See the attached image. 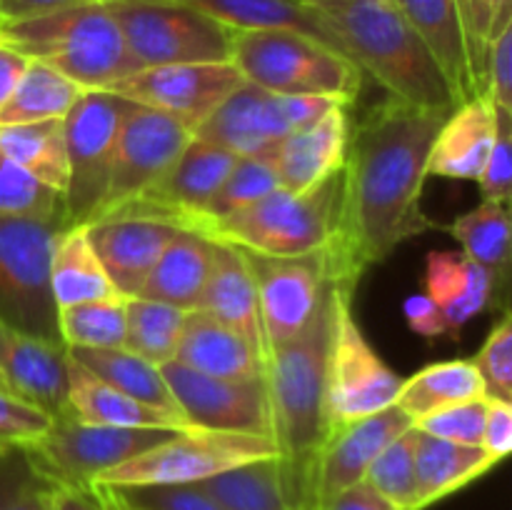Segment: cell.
<instances>
[{"label":"cell","instance_id":"8","mask_svg":"<svg viewBox=\"0 0 512 510\" xmlns=\"http://www.w3.org/2000/svg\"><path fill=\"white\" fill-rule=\"evenodd\" d=\"M135 68L228 63L233 30L178 0H103Z\"/></svg>","mask_w":512,"mask_h":510},{"label":"cell","instance_id":"56","mask_svg":"<svg viewBox=\"0 0 512 510\" xmlns=\"http://www.w3.org/2000/svg\"><path fill=\"white\" fill-rule=\"evenodd\" d=\"M48 510H108V505L93 485L55 483Z\"/></svg>","mask_w":512,"mask_h":510},{"label":"cell","instance_id":"54","mask_svg":"<svg viewBox=\"0 0 512 510\" xmlns=\"http://www.w3.org/2000/svg\"><path fill=\"white\" fill-rule=\"evenodd\" d=\"M405 320H408L410 330L423 338H440V335H448V323H445L443 313H440L438 305L428 298L425 293L410 295L403 305Z\"/></svg>","mask_w":512,"mask_h":510},{"label":"cell","instance_id":"51","mask_svg":"<svg viewBox=\"0 0 512 510\" xmlns=\"http://www.w3.org/2000/svg\"><path fill=\"white\" fill-rule=\"evenodd\" d=\"M43 475L28 448L0 450V510H8Z\"/></svg>","mask_w":512,"mask_h":510},{"label":"cell","instance_id":"40","mask_svg":"<svg viewBox=\"0 0 512 510\" xmlns=\"http://www.w3.org/2000/svg\"><path fill=\"white\" fill-rule=\"evenodd\" d=\"M58 333L68 350L125 348V298L115 295L60 308Z\"/></svg>","mask_w":512,"mask_h":510},{"label":"cell","instance_id":"53","mask_svg":"<svg viewBox=\"0 0 512 510\" xmlns=\"http://www.w3.org/2000/svg\"><path fill=\"white\" fill-rule=\"evenodd\" d=\"M278 98H280V110H283V118L285 123H288L290 133L318 123L328 110H333L335 105H340L330 98H320V95H278Z\"/></svg>","mask_w":512,"mask_h":510},{"label":"cell","instance_id":"32","mask_svg":"<svg viewBox=\"0 0 512 510\" xmlns=\"http://www.w3.org/2000/svg\"><path fill=\"white\" fill-rule=\"evenodd\" d=\"M48 283L58 310L118 295L90 245L85 225H70L58 233L50 255Z\"/></svg>","mask_w":512,"mask_h":510},{"label":"cell","instance_id":"7","mask_svg":"<svg viewBox=\"0 0 512 510\" xmlns=\"http://www.w3.org/2000/svg\"><path fill=\"white\" fill-rule=\"evenodd\" d=\"M353 295V288L333 283V325H330L328 363H325V433L328 435L395 405L403 385V378L375 353L365 338L355 318Z\"/></svg>","mask_w":512,"mask_h":510},{"label":"cell","instance_id":"12","mask_svg":"<svg viewBox=\"0 0 512 510\" xmlns=\"http://www.w3.org/2000/svg\"><path fill=\"white\" fill-rule=\"evenodd\" d=\"M173 428H120L83 423L63 413L50 418L48 430L28 448L40 473L55 483L93 485L125 460L173 438Z\"/></svg>","mask_w":512,"mask_h":510},{"label":"cell","instance_id":"62","mask_svg":"<svg viewBox=\"0 0 512 510\" xmlns=\"http://www.w3.org/2000/svg\"><path fill=\"white\" fill-rule=\"evenodd\" d=\"M0 390H3V393H10V395H15L13 385L8 383V378H5V373H3V370H0Z\"/></svg>","mask_w":512,"mask_h":510},{"label":"cell","instance_id":"23","mask_svg":"<svg viewBox=\"0 0 512 510\" xmlns=\"http://www.w3.org/2000/svg\"><path fill=\"white\" fill-rule=\"evenodd\" d=\"M423 293L438 305L453 338H460L465 325L490 305H505L488 270L465 258L463 253H450V250L428 253L423 270Z\"/></svg>","mask_w":512,"mask_h":510},{"label":"cell","instance_id":"37","mask_svg":"<svg viewBox=\"0 0 512 510\" xmlns=\"http://www.w3.org/2000/svg\"><path fill=\"white\" fill-rule=\"evenodd\" d=\"M68 353L70 358L78 360L83 368H88L90 373L98 375L100 380H105L108 385L118 388L120 393L130 395V398L140 400V403L150 405V408L178 415V418L183 420V415L175 408L173 395H170L168 383H165L163 378V370H160L158 365L148 363V360H143L140 355L130 353V350L125 348L68 350Z\"/></svg>","mask_w":512,"mask_h":510},{"label":"cell","instance_id":"21","mask_svg":"<svg viewBox=\"0 0 512 510\" xmlns=\"http://www.w3.org/2000/svg\"><path fill=\"white\" fill-rule=\"evenodd\" d=\"M195 135L230 150L238 158H268L290 130L278 95L243 83L213 110Z\"/></svg>","mask_w":512,"mask_h":510},{"label":"cell","instance_id":"31","mask_svg":"<svg viewBox=\"0 0 512 510\" xmlns=\"http://www.w3.org/2000/svg\"><path fill=\"white\" fill-rule=\"evenodd\" d=\"M178 3L203 10L230 30H298L343 53L338 35L310 0H178Z\"/></svg>","mask_w":512,"mask_h":510},{"label":"cell","instance_id":"9","mask_svg":"<svg viewBox=\"0 0 512 510\" xmlns=\"http://www.w3.org/2000/svg\"><path fill=\"white\" fill-rule=\"evenodd\" d=\"M273 455H280V448L275 438L268 435L190 428L178 430L173 438L125 460L123 465L100 475L93 485L130 488V485L203 483L225 470Z\"/></svg>","mask_w":512,"mask_h":510},{"label":"cell","instance_id":"1","mask_svg":"<svg viewBox=\"0 0 512 510\" xmlns=\"http://www.w3.org/2000/svg\"><path fill=\"white\" fill-rule=\"evenodd\" d=\"M445 115L385 98L350 128L338 235L325 250L333 283L355 290L365 270L438 228L423 210V188Z\"/></svg>","mask_w":512,"mask_h":510},{"label":"cell","instance_id":"35","mask_svg":"<svg viewBox=\"0 0 512 510\" xmlns=\"http://www.w3.org/2000/svg\"><path fill=\"white\" fill-rule=\"evenodd\" d=\"M450 233L463 248L465 258L478 263L480 268L488 270L490 278L498 285V293L508 295V278H510V208L505 203H493L483 200L478 208L468 210L460 215Z\"/></svg>","mask_w":512,"mask_h":510},{"label":"cell","instance_id":"58","mask_svg":"<svg viewBox=\"0 0 512 510\" xmlns=\"http://www.w3.org/2000/svg\"><path fill=\"white\" fill-rule=\"evenodd\" d=\"M28 63L30 60L25 58V55H20L18 50L0 43V105L10 98L15 85H18L20 78H23Z\"/></svg>","mask_w":512,"mask_h":510},{"label":"cell","instance_id":"26","mask_svg":"<svg viewBox=\"0 0 512 510\" xmlns=\"http://www.w3.org/2000/svg\"><path fill=\"white\" fill-rule=\"evenodd\" d=\"M175 360L215 378H263L265 363L250 340L205 310L185 315Z\"/></svg>","mask_w":512,"mask_h":510},{"label":"cell","instance_id":"2","mask_svg":"<svg viewBox=\"0 0 512 510\" xmlns=\"http://www.w3.org/2000/svg\"><path fill=\"white\" fill-rule=\"evenodd\" d=\"M338 35L343 53L388 98L425 110H453L455 98L438 63L395 0H310Z\"/></svg>","mask_w":512,"mask_h":510},{"label":"cell","instance_id":"5","mask_svg":"<svg viewBox=\"0 0 512 510\" xmlns=\"http://www.w3.org/2000/svg\"><path fill=\"white\" fill-rule=\"evenodd\" d=\"M230 63L265 93L320 95L348 108L365 80L348 55L298 30H233Z\"/></svg>","mask_w":512,"mask_h":510},{"label":"cell","instance_id":"6","mask_svg":"<svg viewBox=\"0 0 512 510\" xmlns=\"http://www.w3.org/2000/svg\"><path fill=\"white\" fill-rule=\"evenodd\" d=\"M340 188V173L308 193H288L280 188L213 223L203 235L245 253L273 258L325 253L338 235Z\"/></svg>","mask_w":512,"mask_h":510},{"label":"cell","instance_id":"18","mask_svg":"<svg viewBox=\"0 0 512 510\" xmlns=\"http://www.w3.org/2000/svg\"><path fill=\"white\" fill-rule=\"evenodd\" d=\"M413 428V418L398 405L368 415L328 435L323 448L310 460L305 475V508L313 510L320 500L338 490L360 483L370 463L393 443L398 435Z\"/></svg>","mask_w":512,"mask_h":510},{"label":"cell","instance_id":"33","mask_svg":"<svg viewBox=\"0 0 512 510\" xmlns=\"http://www.w3.org/2000/svg\"><path fill=\"white\" fill-rule=\"evenodd\" d=\"M200 485L225 510H300L280 455L238 465Z\"/></svg>","mask_w":512,"mask_h":510},{"label":"cell","instance_id":"50","mask_svg":"<svg viewBox=\"0 0 512 510\" xmlns=\"http://www.w3.org/2000/svg\"><path fill=\"white\" fill-rule=\"evenodd\" d=\"M485 95L495 108L512 113V25L500 30L490 43Z\"/></svg>","mask_w":512,"mask_h":510},{"label":"cell","instance_id":"60","mask_svg":"<svg viewBox=\"0 0 512 510\" xmlns=\"http://www.w3.org/2000/svg\"><path fill=\"white\" fill-rule=\"evenodd\" d=\"M508 25H512V0H490V43Z\"/></svg>","mask_w":512,"mask_h":510},{"label":"cell","instance_id":"48","mask_svg":"<svg viewBox=\"0 0 512 510\" xmlns=\"http://www.w3.org/2000/svg\"><path fill=\"white\" fill-rule=\"evenodd\" d=\"M512 183V113L495 108V138L478 175L483 200L510 205Z\"/></svg>","mask_w":512,"mask_h":510},{"label":"cell","instance_id":"10","mask_svg":"<svg viewBox=\"0 0 512 510\" xmlns=\"http://www.w3.org/2000/svg\"><path fill=\"white\" fill-rule=\"evenodd\" d=\"M60 230L58 220L0 215V320L63 345L48 283L50 255Z\"/></svg>","mask_w":512,"mask_h":510},{"label":"cell","instance_id":"41","mask_svg":"<svg viewBox=\"0 0 512 510\" xmlns=\"http://www.w3.org/2000/svg\"><path fill=\"white\" fill-rule=\"evenodd\" d=\"M275 190H280V178L268 158H238V163L230 170L218 193L213 195V200L205 205L203 213L190 220L185 230H195V233L203 235L213 223L258 203Z\"/></svg>","mask_w":512,"mask_h":510},{"label":"cell","instance_id":"24","mask_svg":"<svg viewBox=\"0 0 512 510\" xmlns=\"http://www.w3.org/2000/svg\"><path fill=\"white\" fill-rule=\"evenodd\" d=\"M195 310H205L243 333L258 350L263 363L268 360V340H265L263 318H260L258 290H255L253 273H250L243 250L215 240L213 270Z\"/></svg>","mask_w":512,"mask_h":510},{"label":"cell","instance_id":"29","mask_svg":"<svg viewBox=\"0 0 512 510\" xmlns=\"http://www.w3.org/2000/svg\"><path fill=\"white\" fill-rule=\"evenodd\" d=\"M395 5L438 63L440 73L453 93L455 105L475 98L463 25H460L455 0H395Z\"/></svg>","mask_w":512,"mask_h":510},{"label":"cell","instance_id":"52","mask_svg":"<svg viewBox=\"0 0 512 510\" xmlns=\"http://www.w3.org/2000/svg\"><path fill=\"white\" fill-rule=\"evenodd\" d=\"M480 448L503 463L512 450V403L488 398Z\"/></svg>","mask_w":512,"mask_h":510},{"label":"cell","instance_id":"16","mask_svg":"<svg viewBox=\"0 0 512 510\" xmlns=\"http://www.w3.org/2000/svg\"><path fill=\"white\" fill-rule=\"evenodd\" d=\"M243 75L233 63H178L155 65L130 73L110 85V93L160 110L188 130H198L213 110L243 85Z\"/></svg>","mask_w":512,"mask_h":510},{"label":"cell","instance_id":"47","mask_svg":"<svg viewBox=\"0 0 512 510\" xmlns=\"http://www.w3.org/2000/svg\"><path fill=\"white\" fill-rule=\"evenodd\" d=\"M455 5H458L460 25H463L473 93L485 95L490 53V0H455Z\"/></svg>","mask_w":512,"mask_h":510},{"label":"cell","instance_id":"28","mask_svg":"<svg viewBox=\"0 0 512 510\" xmlns=\"http://www.w3.org/2000/svg\"><path fill=\"white\" fill-rule=\"evenodd\" d=\"M213 258L215 240L195 230H178L150 270L140 298L158 300L190 313L198 308L200 295L208 285Z\"/></svg>","mask_w":512,"mask_h":510},{"label":"cell","instance_id":"19","mask_svg":"<svg viewBox=\"0 0 512 510\" xmlns=\"http://www.w3.org/2000/svg\"><path fill=\"white\" fill-rule=\"evenodd\" d=\"M88 240L120 298H135L180 228L138 213H110L85 225Z\"/></svg>","mask_w":512,"mask_h":510},{"label":"cell","instance_id":"39","mask_svg":"<svg viewBox=\"0 0 512 510\" xmlns=\"http://www.w3.org/2000/svg\"><path fill=\"white\" fill-rule=\"evenodd\" d=\"M185 310L148 298H125V350L163 368L175 360Z\"/></svg>","mask_w":512,"mask_h":510},{"label":"cell","instance_id":"44","mask_svg":"<svg viewBox=\"0 0 512 510\" xmlns=\"http://www.w3.org/2000/svg\"><path fill=\"white\" fill-rule=\"evenodd\" d=\"M103 488V485H100ZM128 510H225L200 483L105 488Z\"/></svg>","mask_w":512,"mask_h":510},{"label":"cell","instance_id":"45","mask_svg":"<svg viewBox=\"0 0 512 510\" xmlns=\"http://www.w3.org/2000/svg\"><path fill=\"white\" fill-rule=\"evenodd\" d=\"M473 365L483 380L485 398L512 403V315L508 310L490 328Z\"/></svg>","mask_w":512,"mask_h":510},{"label":"cell","instance_id":"30","mask_svg":"<svg viewBox=\"0 0 512 510\" xmlns=\"http://www.w3.org/2000/svg\"><path fill=\"white\" fill-rule=\"evenodd\" d=\"M415 473H418V510L430 508L450 495L460 493L470 483L488 475L498 458L480 445H460L433 438L415 430Z\"/></svg>","mask_w":512,"mask_h":510},{"label":"cell","instance_id":"59","mask_svg":"<svg viewBox=\"0 0 512 510\" xmlns=\"http://www.w3.org/2000/svg\"><path fill=\"white\" fill-rule=\"evenodd\" d=\"M55 480H50L48 475L38 480V483L30 485L8 510H48L50 505V493H53Z\"/></svg>","mask_w":512,"mask_h":510},{"label":"cell","instance_id":"46","mask_svg":"<svg viewBox=\"0 0 512 510\" xmlns=\"http://www.w3.org/2000/svg\"><path fill=\"white\" fill-rule=\"evenodd\" d=\"M485 410H488V398L465 400V403H455L423 415L420 420H415L413 428L420 430V433L433 435V438L450 440V443L480 445Z\"/></svg>","mask_w":512,"mask_h":510},{"label":"cell","instance_id":"20","mask_svg":"<svg viewBox=\"0 0 512 510\" xmlns=\"http://www.w3.org/2000/svg\"><path fill=\"white\" fill-rule=\"evenodd\" d=\"M350 108L335 105L318 123L285 135L268 160L288 193H308L338 175L350 143Z\"/></svg>","mask_w":512,"mask_h":510},{"label":"cell","instance_id":"34","mask_svg":"<svg viewBox=\"0 0 512 510\" xmlns=\"http://www.w3.org/2000/svg\"><path fill=\"white\" fill-rule=\"evenodd\" d=\"M0 153L38 183L65 195L68 155H65L63 120L0 125Z\"/></svg>","mask_w":512,"mask_h":510},{"label":"cell","instance_id":"63","mask_svg":"<svg viewBox=\"0 0 512 510\" xmlns=\"http://www.w3.org/2000/svg\"><path fill=\"white\" fill-rule=\"evenodd\" d=\"M108 510H110V508H108Z\"/></svg>","mask_w":512,"mask_h":510},{"label":"cell","instance_id":"17","mask_svg":"<svg viewBox=\"0 0 512 510\" xmlns=\"http://www.w3.org/2000/svg\"><path fill=\"white\" fill-rule=\"evenodd\" d=\"M235 163H238V155L193 135L168 173L148 193L113 213L150 215V218L165 220L185 230L190 220L203 213L205 205L213 200Z\"/></svg>","mask_w":512,"mask_h":510},{"label":"cell","instance_id":"15","mask_svg":"<svg viewBox=\"0 0 512 510\" xmlns=\"http://www.w3.org/2000/svg\"><path fill=\"white\" fill-rule=\"evenodd\" d=\"M245 253V250H243ZM258 290L260 318L270 350L298 338L325 303L330 283L328 253L273 258L245 253Z\"/></svg>","mask_w":512,"mask_h":510},{"label":"cell","instance_id":"42","mask_svg":"<svg viewBox=\"0 0 512 510\" xmlns=\"http://www.w3.org/2000/svg\"><path fill=\"white\" fill-rule=\"evenodd\" d=\"M415 428L405 430L370 463L365 483L398 510H418V473H415Z\"/></svg>","mask_w":512,"mask_h":510},{"label":"cell","instance_id":"49","mask_svg":"<svg viewBox=\"0 0 512 510\" xmlns=\"http://www.w3.org/2000/svg\"><path fill=\"white\" fill-rule=\"evenodd\" d=\"M48 425L50 415L45 410L0 390V450L30 448Z\"/></svg>","mask_w":512,"mask_h":510},{"label":"cell","instance_id":"11","mask_svg":"<svg viewBox=\"0 0 512 510\" xmlns=\"http://www.w3.org/2000/svg\"><path fill=\"white\" fill-rule=\"evenodd\" d=\"M130 100L110 90H85L63 118L68 188L63 195V230L88 225L108 190L115 143Z\"/></svg>","mask_w":512,"mask_h":510},{"label":"cell","instance_id":"38","mask_svg":"<svg viewBox=\"0 0 512 510\" xmlns=\"http://www.w3.org/2000/svg\"><path fill=\"white\" fill-rule=\"evenodd\" d=\"M83 93L85 90L65 75L30 60L20 83L15 85L10 98L0 105V125L63 120Z\"/></svg>","mask_w":512,"mask_h":510},{"label":"cell","instance_id":"22","mask_svg":"<svg viewBox=\"0 0 512 510\" xmlns=\"http://www.w3.org/2000/svg\"><path fill=\"white\" fill-rule=\"evenodd\" d=\"M0 370L15 395L55 418L68 413V348L0 320Z\"/></svg>","mask_w":512,"mask_h":510},{"label":"cell","instance_id":"27","mask_svg":"<svg viewBox=\"0 0 512 510\" xmlns=\"http://www.w3.org/2000/svg\"><path fill=\"white\" fill-rule=\"evenodd\" d=\"M68 413L83 423L120 425V428H173L190 430L188 423L165 410L150 408L100 380L68 353Z\"/></svg>","mask_w":512,"mask_h":510},{"label":"cell","instance_id":"14","mask_svg":"<svg viewBox=\"0 0 512 510\" xmlns=\"http://www.w3.org/2000/svg\"><path fill=\"white\" fill-rule=\"evenodd\" d=\"M173 403L190 428L273 438V410L263 378L233 380L203 375L170 360L163 368Z\"/></svg>","mask_w":512,"mask_h":510},{"label":"cell","instance_id":"36","mask_svg":"<svg viewBox=\"0 0 512 510\" xmlns=\"http://www.w3.org/2000/svg\"><path fill=\"white\" fill-rule=\"evenodd\" d=\"M475 398H485V388L473 360H445L403 378L395 405L403 408L415 425L423 415Z\"/></svg>","mask_w":512,"mask_h":510},{"label":"cell","instance_id":"61","mask_svg":"<svg viewBox=\"0 0 512 510\" xmlns=\"http://www.w3.org/2000/svg\"><path fill=\"white\" fill-rule=\"evenodd\" d=\"M93 488H98V493L103 495V500H105V505H108L110 510H128V508H123V505L118 503V500H115V495L110 493V490H105V488H100V485H93Z\"/></svg>","mask_w":512,"mask_h":510},{"label":"cell","instance_id":"43","mask_svg":"<svg viewBox=\"0 0 512 510\" xmlns=\"http://www.w3.org/2000/svg\"><path fill=\"white\" fill-rule=\"evenodd\" d=\"M0 215L28 220H58L63 225V195L45 188L0 153Z\"/></svg>","mask_w":512,"mask_h":510},{"label":"cell","instance_id":"4","mask_svg":"<svg viewBox=\"0 0 512 510\" xmlns=\"http://www.w3.org/2000/svg\"><path fill=\"white\" fill-rule=\"evenodd\" d=\"M0 43L48 65L83 90H108L138 70L103 0L0 25Z\"/></svg>","mask_w":512,"mask_h":510},{"label":"cell","instance_id":"55","mask_svg":"<svg viewBox=\"0 0 512 510\" xmlns=\"http://www.w3.org/2000/svg\"><path fill=\"white\" fill-rule=\"evenodd\" d=\"M313 510H398L390 505L380 493H375L365 480L350 485V488L338 490L330 498L320 500Z\"/></svg>","mask_w":512,"mask_h":510},{"label":"cell","instance_id":"13","mask_svg":"<svg viewBox=\"0 0 512 510\" xmlns=\"http://www.w3.org/2000/svg\"><path fill=\"white\" fill-rule=\"evenodd\" d=\"M193 135V130H188L170 115L130 103L118 130L108 190H105V198L93 220L148 193L168 173L170 165L178 160Z\"/></svg>","mask_w":512,"mask_h":510},{"label":"cell","instance_id":"3","mask_svg":"<svg viewBox=\"0 0 512 510\" xmlns=\"http://www.w3.org/2000/svg\"><path fill=\"white\" fill-rule=\"evenodd\" d=\"M333 325V283L313 323L290 343L270 350L265 385L273 410V438L280 448L290 488L305 508V475L325 443V363Z\"/></svg>","mask_w":512,"mask_h":510},{"label":"cell","instance_id":"57","mask_svg":"<svg viewBox=\"0 0 512 510\" xmlns=\"http://www.w3.org/2000/svg\"><path fill=\"white\" fill-rule=\"evenodd\" d=\"M78 3H85V0H0V25L38 18V15L53 13V10Z\"/></svg>","mask_w":512,"mask_h":510},{"label":"cell","instance_id":"25","mask_svg":"<svg viewBox=\"0 0 512 510\" xmlns=\"http://www.w3.org/2000/svg\"><path fill=\"white\" fill-rule=\"evenodd\" d=\"M495 138V105L475 95L445 115L433 140L428 175L448 180H478Z\"/></svg>","mask_w":512,"mask_h":510}]
</instances>
